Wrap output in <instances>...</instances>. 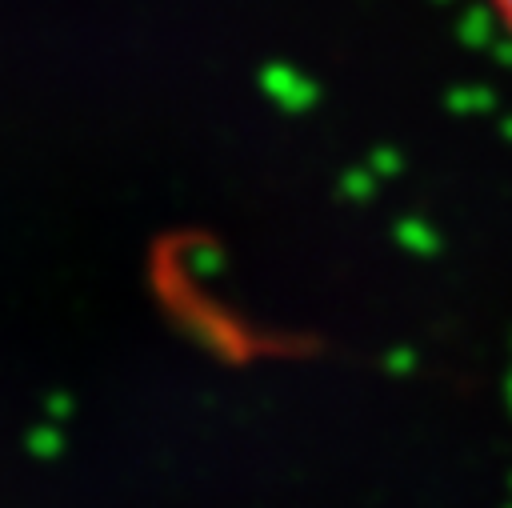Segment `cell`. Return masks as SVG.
<instances>
[{"mask_svg": "<svg viewBox=\"0 0 512 508\" xmlns=\"http://www.w3.org/2000/svg\"><path fill=\"white\" fill-rule=\"evenodd\" d=\"M488 4H492V12L500 16V24L512 32V0H488Z\"/></svg>", "mask_w": 512, "mask_h": 508, "instance_id": "6da1fadb", "label": "cell"}]
</instances>
